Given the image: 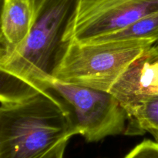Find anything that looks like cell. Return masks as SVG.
<instances>
[{
  "mask_svg": "<svg viewBox=\"0 0 158 158\" xmlns=\"http://www.w3.org/2000/svg\"><path fill=\"white\" fill-rule=\"evenodd\" d=\"M29 1H30L32 7H33V10H34V12H35V15H36L37 12H39V10H40V8L42 7V6H43V4L44 3V2L46 1V0H29Z\"/></svg>",
  "mask_w": 158,
  "mask_h": 158,
  "instance_id": "11",
  "label": "cell"
},
{
  "mask_svg": "<svg viewBox=\"0 0 158 158\" xmlns=\"http://www.w3.org/2000/svg\"><path fill=\"white\" fill-rule=\"evenodd\" d=\"M138 40L158 42V11L142 17L115 33L96 38L87 43Z\"/></svg>",
  "mask_w": 158,
  "mask_h": 158,
  "instance_id": "8",
  "label": "cell"
},
{
  "mask_svg": "<svg viewBox=\"0 0 158 158\" xmlns=\"http://www.w3.org/2000/svg\"><path fill=\"white\" fill-rule=\"evenodd\" d=\"M69 139H65L54 147L43 158H63Z\"/></svg>",
  "mask_w": 158,
  "mask_h": 158,
  "instance_id": "10",
  "label": "cell"
},
{
  "mask_svg": "<svg viewBox=\"0 0 158 158\" xmlns=\"http://www.w3.org/2000/svg\"><path fill=\"white\" fill-rule=\"evenodd\" d=\"M79 0H46L29 36L19 47L0 56L1 77L23 89H49V82L65 48V33Z\"/></svg>",
  "mask_w": 158,
  "mask_h": 158,
  "instance_id": "2",
  "label": "cell"
},
{
  "mask_svg": "<svg viewBox=\"0 0 158 158\" xmlns=\"http://www.w3.org/2000/svg\"><path fill=\"white\" fill-rule=\"evenodd\" d=\"M124 158H158V142L144 140L131 150Z\"/></svg>",
  "mask_w": 158,
  "mask_h": 158,
  "instance_id": "9",
  "label": "cell"
},
{
  "mask_svg": "<svg viewBox=\"0 0 158 158\" xmlns=\"http://www.w3.org/2000/svg\"><path fill=\"white\" fill-rule=\"evenodd\" d=\"M49 90L0 97V158H43L80 135L68 105Z\"/></svg>",
  "mask_w": 158,
  "mask_h": 158,
  "instance_id": "1",
  "label": "cell"
},
{
  "mask_svg": "<svg viewBox=\"0 0 158 158\" xmlns=\"http://www.w3.org/2000/svg\"><path fill=\"white\" fill-rule=\"evenodd\" d=\"M49 87L68 105L80 135L87 142L100 141L126 131L127 113L110 92L56 79L49 82Z\"/></svg>",
  "mask_w": 158,
  "mask_h": 158,
  "instance_id": "4",
  "label": "cell"
},
{
  "mask_svg": "<svg viewBox=\"0 0 158 158\" xmlns=\"http://www.w3.org/2000/svg\"><path fill=\"white\" fill-rule=\"evenodd\" d=\"M155 43L146 40L66 42L52 79L110 92L128 66Z\"/></svg>",
  "mask_w": 158,
  "mask_h": 158,
  "instance_id": "3",
  "label": "cell"
},
{
  "mask_svg": "<svg viewBox=\"0 0 158 158\" xmlns=\"http://www.w3.org/2000/svg\"><path fill=\"white\" fill-rule=\"evenodd\" d=\"M158 11V0H79L63 42L87 43Z\"/></svg>",
  "mask_w": 158,
  "mask_h": 158,
  "instance_id": "5",
  "label": "cell"
},
{
  "mask_svg": "<svg viewBox=\"0 0 158 158\" xmlns=\"http://www.w3.org/2000/svg\"><path fill=\"white\" fill-rule=\"evenodd\" d=\"M35 12L29 0H3L1 16V54L16 49L29 36Z\"/></svg>",
  "mask_w": 158,
  "mask_h": 158,
  "instance_id": "6",
  "label": "cell"
},
{
  "mask_svg": "<svg viewBox=\"0 0 158 158\" xmlns=\"http://www.w3.org/2000/svg\"><path fill=\"white\" fill-rule=\"evenodd\" d=\"M127 113L128 135L149 132L158 142V95L149 96L123 106Z\"/></svg>",
  "mask_w": 158,
  "mask_h": 158,
  "instance_id": "7",
  "label": "cell"
}]
</instances>
